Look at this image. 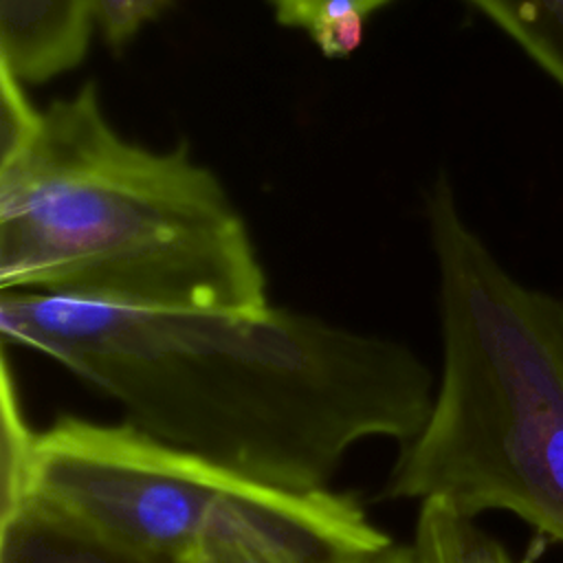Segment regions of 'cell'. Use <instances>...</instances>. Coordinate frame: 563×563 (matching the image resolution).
<instances>
[{
    "instance_id": "3957f363",
    "label": "cell",
    "mask_w": 563,
    "mask_h": 563,
    "mask_svg": "<svg viewBox=\"0 0 563 563\" xmlns=\"http://www.w3.org/2000/svg\"><path fill=\"white\" fill-rule=\"evenodd\" d=\"M442 374L383 497L477 519L506 510L563 545V299L519 282L464 220L453 187L427 196Z\"/></svg>"
},
{
    "instance_id": "52a82bcc",
    "label": "cell",
    "mask_w": 563,
    "mask_h": 563,
    "mask_svg": "<svg viewBox=\"0 0 563 563\" xmlns=\"http://www.w3.org/2000/svg\"><path fill=\"white\" fill-rule=\"evenodd\" d=\"M411 545L418 563H519L475 519L438 501L420 504Z\"/></svg>"
},
{
    "instance_id": "277c9868",
    "label": "cell",
    "mask_w": 563,
    "mask_h": 563,
    "mask_svg": "<svg viewBox=\"0 0 563 563\" xmlns=\"http://www.w3.org/2000/svg\"><path fill=\"white\" fill-rule=\"evenodd\" d=\"M22 499L119 545L180 563L200 545L233 537L314 563H356L391 543L352 495L275 488L125 420L62 416L37 431Z\"/></svg>"
},
{
    "instance_id": "5bb4252c",
    "label": "cell",
    "mask_w": 563,
    "mask_h": 563,
    "mask_svg": "<svg viewBox=\"0 0 563 563\" xmlns=\"http://www.w3.org/2000/svg\"><path fill=\"white\" fill-rule=\"evenodd\" d=\"M356 563H418V559H416V552H413L411 543L398 545V543L391 541L389 545L363 556Z\"/></svg>"
},
{
    "instance_id": "6da1fadb",
    "label": "cell",
    "mask_w": 563,
    "mask_h": 563,
    "mask_svg": "<svg viewBox=\"0 0 563 563\" xmlns=\"http://www.w3.org/2000/svg\"><path fill=\"white\" fill-rule=\"evenodd\" d=\"M0 334L97 387L136 429L297 493L330 488L363 440L413 438L435 394L405 343L279 306L125 310L2 290Z\"/></svg>"
},
{
    "instance_id": "7a4b0ae2",
    "label": "cell",
    "mask_w": 563,
    "mask_h": 563,
    "mask_svg": "<svg viewBox=\"0 0 563 563\" xmlns=\"http://www.w3.org/2000/svg\"><path fill=\"white\" fill-rule=\"evenodd\" d=\"M125 310L271 306L251 231L187 150L125 139L97 88L42 108L33 141L0 161V292Z\"/></svg>"
},
{
    "instance_id": "9c48e42d",
    "label": "cell",
    "mask_w": 563,
    "mask_h": 563,
    "mask_svg": "<svg viewBox=\"0 0 563 563\" xmlns=\"http://www.w3.org/2000/svg\"><path fill=\"white\" fill-rule=\"evenodd\" d=\"M35 433L24 418L7 356L2 358V449H0V512L20 504Z\"/></svg>"
},
{
    "instance_id": "8fae6325",
    "label": "cell",
    "mask_w": 563,
    "mask_h": 563,
    "mask_svg": "<svg viewBox=\"0 0 563 563\" xmlns=\"http://www.w3.org/2000/svg\"><path fill=\"white\" fill-rule=\"evenodd\" d=\"M361 561V559H358ZM187 563H314L255 539H216L200 545Z\"/></svg>"
},
{
    "instance_id": "8992f818",
    "label": "cell",
    "mask_w": 563,
    "mask_h": 563,
    "mask_svg": "<svg viewBox=\"0 0 563 563\" xmlns=\"http://www.w3.org/2000/svg\"><path fill=\"white\" fill-rule=\"evenodd\" d=\"M0 563H180L141 554L22 499L0 512Z\"/></svg>"
},
{
    "instance_id": "4fadbf2b",
    "label": "cell",
    "mask_w": 563,
    "mask_h": 563,
    "mask_svg": "<svg viewBox=\"0 0 563 563\" xmlns=\"http://www.w3.org/2000/svg\"><path fill=\"white\" fill-rule=\"evenodd\" d=\"M365 20V15L354 11H332L321 15L306 33L321 48V53L330 57H341L350 55L358 46Z\"/></svg>"
},
{
    "instance_id": "ba28073f",
    "label": "cell",
    "mask_w": 563,
    "mask_h": 563,
    "mask_svg": "<svg viewBox=\"0 0 563 563\" xmlns=\"http://www.w3.org/2000/svg\"><path fill=\"white\" fill-rule=\"evenodd\" d=\"M563 88V0H466Z\"/></svg>"
},
{
    "instance_id": "30bf717a",
    "label": "cell",
    "mask_w": 563,
    "mask_h": 563,
    "mask_svg": "<svg viewBox=\"0 0 563 563\" xmlns=\"http://www.w3.org/2000/svg\"><path fill=\"white\" fill-rule=\"evenodd\" d=\"M172 0H97L99 31L112 46H125L156 22Z\"/></svg>"
},
{
    "instance_id": "7c38bea8",
    "label": "cell",
    "mask_w": 563,
    "mask_h": 563,
    "mask_svg": "<svg viewBox=\"0 0 563 563\" xmlns=\"http://www.w3.org/2000/svg\"><path fill=\"white\" fill-rule=\"evenodd\" d=\"M282 24L308 31L321 15L332 11H354L372 15L391 0H268Z\"/></svg>"
},
{
    "instance_id": "5b68a950",
    "label": "cell",
    "mask_w": 563,
    "mask_h": 563,
    "mask_svg": "<svg viewBox=\"0 0 563 563\" xmlns=\"http://www.w3.org/2000/svg\"><path fill=\"white\" fill-rule=\"evenodd\" d=\"M95 26L97 0H0V64L48 81L84 59Z\"/></svg>"
}]
</instances>
